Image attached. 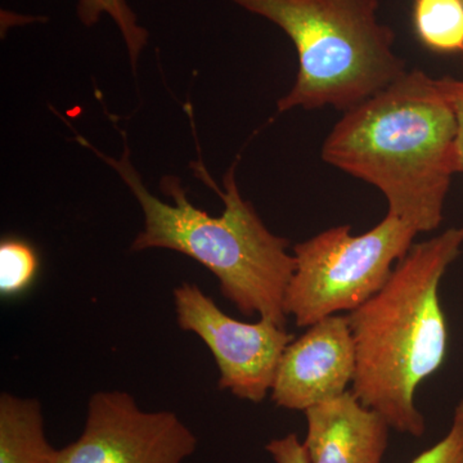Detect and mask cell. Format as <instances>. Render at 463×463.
Instances as JSON below:
<instances>
[{
	"instance_id": "cell-1",
	"label": "cell",
	"mask_w": 463,
	"mask_h": 463,
	"mask_svg": "<svg viewBox=\"0 0 463 463\" xmlns=\"http://www.w3.org/2000/svg\"><path fill=\"white\" fill-rule=\"evenodd\" d=\"M457 118L438 79L404 72L347 109L322 146V158L373 185L388 214L419 233L438 230L457 174Z\"/></svg>"
},
{
	"instance_id": "cell-2",
	"label": "cell",
	"mask_w": 463,
	"mask_h": 463,
	"mask_svg": "<svg viewBox=\"0 0 463 463\" xmlns=\"http://www.w3.org/2000/svg\"><path fill=\"white\" fill-rule=\"evenodd\" d=\"M462 248L463 227L414 243L381 291L346 316L356 362L350 390L392 430L413 438L426 431L417 390L440 370L449 344L439 288Z\"/></svg>"
},
{
	"instance_id": "cell-3",
	"label": "cell",
	"mask_w": 463,
	"mask_h": 463,
	"mask_svg": "<svg viewBox=\"0 0 463 463\" xmlns=\"http://www.w3.org/2000/svg\"><path fill=\"white\" fill-rule=\"evenodd\" d=\"M121 134L125 149L118 160L106 156L83 137H76V141L106 161L141 205L145 230L134 240L132 250L167 249L194 259L214 274L221 294L240 313L286 327L285 297L295 272V258L288 252V240L268 230L251 203L241 196L236 164L224 175V191L210 178L203 163L192 164L201 181L224 203V212L212 216L192 205L176 176H164L160 184L173 203L152 194L132 165L127 134Z\"/></svg>"
},
{
	"instance_id": "cell-4",
	"label": "cell",
	"mask_w": 463,
	"mask_h": 463,
	"mask_svg": "<svg viewBox=\"0 0 463 463\" xmlns=\"http://www.w3.org/2000/svg\"><path fill=\"white\" fill-rule=\"evenodd\" d=\"M232 2L281 27L297 48V80L277 102L279 114L326 106L345 112L407 72L394 32L377 16L379 0Z\"/></svg>"
},
{
	"instance_id": "cell-5",
	"label": "cell",
	"mask_w": 463,
	"mask_h": 463,
	"mask_svg": "<svg viewBox=\"0 0 463 463\" xmlns=\"http://www.w3.org/2000/svg\"><path fill=\"white\" fill-rule=\"evenodd\" d=\"M417 234L402 219L386 214L365 233L355 236L350 225H337L298 243L286 313L298 327H309L364 306L389 281Z\"/></svg>"
},
{
	"instance_id": "cell-6",
	"label": "cell",
	"mask_w": 463,
	"mask_h": 463,
	"mask_svg": "<svg viewBox=\"0 0 463 463\" xmlns=\"http://www.w3.org/2000/svg\"><path fill=\"white\" fill-rule=\"evenodd\" d=\"M173 294L181 330L197 335L214 355L219 389L261 403L272 390L277 367L294 336L268 318L254 323L232 318L194 283H182Z\"/></svg>"
},
{
	"instance_id": "cell-7",
	"label": "cell",
	"mask_w": 463,
	"mask_h": 463,
	"mask_svg": "<svg viewBox=\"0 0 463 463\" xmlns=\"http://www.w3.org/2000/svg\"><path fill=\"white\" fill-rule=\"evenodd\" d=\"M196 448L178 414L142 410L127 392H97L83 432L57 450L54 463H184Z\"/></svg>"
},
{
	"instance_id": "cell-8",
	"label": "cell",
	"mask_w": 463,
	"mask_h": 463,
	"mask_svg": "<svg viewBox=\"0 0 463 463\" xmlns=\"http://www.w3.org/2000/svg\"><path fill=\"white\" fill-rule=\"evenodd\" d=\"M355 345L346 316L326 317L286 347L270 398L288 411L309 408L345 394L355 374Z\"/></svg>"
},
{
	"instance_id": "cell-9",
	"label": "cell",
	"mask_w": 463,
	"mask_h": 463,
	"mask_svg": "<svg viewBox=\"0 0 463 463\" xmlns=\"http://www.w3.org/2000/svg\"><path fill=\"white\" fill-rule=\"evenodd\" d=\"M304 413L310 463H383L392 428L352 390Z\"/></svg>"
},
{
	"instance_id": "cell-10",
	"label": "cell",
	"mask_w": 463,
	"mask_h": 463,
	"mask_svg": "<svg viewBox=\"0 0 463 463\" xmlns=\"http://www.w3.org/2000/svg\"><path fill=\"white\" fill-rule=\"evenodd\" d=\"M38 399L0 395V463H54Z\"/></svg>"
},
{
	"instance_id": "cell-11",
	"label": "cell",
	"mask_w": 463,
	"mask_h": 463,
	"mask_svg": "<svg viewBox=\"0 0 463 463\" xmlns=\"http://www.w3.org/2000/svg\"><path fill=\"white\" fill-rule=\"evenodd\" d=\"M412 21L429 51L463 54V0H413Z\"/></svg>"
},
{
	"instance_id": "cell-12",
	"label": "cell",
	"mask_w": 463,
	"mask_h": 463,
	"mask_svg": "<svg viewBox=\"0 0 463 463\" xmlns=\"http://www.w3.org/2000/svg\"><path fill=\"white\" fill-rule=\"evenodd\" d=\"M102 14H109L123 33L130 63L136 71L139 54L147 44V30L137 24V16L125 0H79L78 17L85 26L96 25Z\"/></svg>"
},
{
	"instance_id": "cell-13",
	"label": "cell",
	"mask_w": 463,
	"mask_h": 463,
	"mask_svg": "<svg viewBox=\"0 0 463 463\" xmlns=\"http://www.w3.org/2000/svg\"><path fill=\"white\" fill-rule=\"evenodd\" d=\"M39 269L35 250L23 240L7 239L0 243V292L14 297L30 288Z\"/></svg>"
},
{
	"instance_id": "cell-14",
	"label": "cell",
	"mask_w": 463,
	"mask_h": 463,
	"mask_svg": "<svg viewBox=\"0 0 463 463\" xmlns=\"http://www.w3.org/2000/svg\"><path fill=\"white\" fill-rule=\"evenodd\" d=\"M411 463H463V399L456 405L447 434Z\"/></svg>"
},
{
	"instance_id": "cell-15",
	"label": "cell",
	"mask_w": 463,
	"mask_h": 463,
	"mask_svg": "<svg viewBox=\"0 0 463 463\" xmlns=\"http://www.w3.org/2000/svg\"><path fill=\"white\" fill-rule=\"evenodd\" d=\"M438 83L455 109L457 127H458L456 142L457 173L463 174V79H438Z\"/></svg>"
},
{
	"instance_id": "cell-16",
	"label": "cell",
	"mask_w": 463,
	"mask_h": 463,
	"mask_svg": "<svg viewBox=\"0 0 463 463\" xmlns=\"http://www.w3.org/2000/svg\"><path fill=\"white\" fill-rule=\"evenodd\" d=\"M274 463H310L304 443L297 434L273 439L265 446Z\"/></svg>"
}]
</instances>
